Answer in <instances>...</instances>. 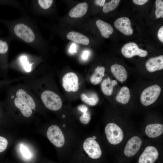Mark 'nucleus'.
<instances>
[{"instance_id":"7","label":"nucleus","mask_w":163,"mask_h":163,"mask_svg":"<svg viewBox=\"0 0 163 163\" xmlns=\"http://www.w3.org/2000/svg\"><path fill=\"white\" fill-rule=\"evenodd\" d=\"M142 143L141 138L137 136H133L127 142L124 149V153L127 157L135 155L139 150Z\"/></svg>"},{"instance_id":"17","label":"nucleus","mask_w":163,"mask_h":163,"mask_svg":"<svg viewBox=\"0 0 163 163\" xmlns=\"http://www.w3.org/2000/svg\"><path fill=\"white\" fill-rule=\"evenodd\" d=\"M96 25L102 36L107 38L113 32V28L109 24L101 20H98L96 21Z\"/></svg>"},{"instance_id":"4","label":"nucleus","mask_w":163,"mask_h":163,"mask_svg":"<svg viewBox=\"0 0 163 163\" xmlns=\"http://www.w3.org/2000/svg\"><path fill=\"white\" fill-rule=\"evenodd\" d=\"M41 97L45 106L50 110H57L62 107V102L60 97L52 91H44L41 94Z\"/></svg>"},{"instance_id":"22","label":"nucleus","mask_w":163,"mask_h":163,"mask_svg":"<svg viewBox=\"0 0 163 163\" xmlns=\"http://www.w3.org/2000/svg\"><path fill=\"white\" fill-rule=\"evenodd\" d=\"M14 102L15 106L19 109L23 116L29 117L31 115L32 113V109L27 104L17 97L15 98Z\"/></svg>"},{"instance_id":"29","label":"nucleus","mask_w":163,"mask_h":163,"mask_svg":"<svg viewBox=\"0 0 163 163\" xmlns=\"http://www.w3.org/2000/svg\"><path fill=\"white\" fill-rule=\"evenodd\" d=\"M20 151L23 156L26 158H30L31 154L28 149L26 146L21 144L20 146Z\"/></svg>"},{"instance_id":"2","label":"nucleus","mask_w":163,"mask_h":163,"mask_svg":"<svg viewBox=\"0 0 163 163\" xmlns=\"http://www.w3.org/2000/svg\"><path fill=\"white\" fill-rule=\"evenodd\" d=\"M46 135L50 142L57 148L64 147L65 149L69 142V138L66 129L63 132L57 125L50 126L47 129Z\"/></svg>"},{"instance_id":"28","label":"nucleus","mask_w":163,"mask_h":163,"mask_svg":"<svg viewBox=\"0 0 163 163\" xmlns=\"http://www.w3.org/2000/svg\"><path fill=\"white\" fill-rule=\"evenodd\" d=\"M38 2L40 5L43 9H47L52 5L53 2L52 0H39Z\"/></svg>"},{"instance_id":"5","label":"nucleus","mask_w":163,"mask_h":163,"mask_svg":"<svg viewBox=\"0 0 163 163\" xmlns=\"http://www.w3.org/2000/svg\"><path fill=\"white\" fill-rule=\"evenodd\" d=\"M161 88L157 85L149 86L142 92L140 96V101L144 106H148L154 103L159 96Z\"/></svg>"},{"instance_id":"3","label":"nucleus","mask_w":163,"mask_h":163,"mask_svg":"<svg viewBox=\"0 0 163 163\" xmlns=\"http://www.w3.org/2000/svg\"><path fill=\"white\" fill-rule=\"evenodd\" d=\"M104 133L108 142L113 145L120 143L124 138L123 132L121 128L117 124L109 123L105 126Z\"/></svg>"},{"instance_id":"27","label":"nucleus","mask_w":163,"mask_h":163,"mask_svg":"<svg viewBox=\"0 0 163 163\" xmlns=\"http://www.w3.org/2000/svg\"><path fill=\"white\" fill-rule=\"evenodd\" d=\"M82 113V114L79 117V120L82 123L86 125L89 123L91 120L90 114L88 110Z\"/></svg>"},{"instance_id":"24","label":"nucleus","mask_w":163,"mask_h":163,"mask_svg":"<svg viewBox=\"0 0 163 163\" xmlns=\"http://www.w3.org/2000/svg\"><path fill=\"white\" fill-rule=\"evenodd\" d=\"M120 1L119 0H112L110 2L106 3L104 5L103 11L104 13H107L113 10L118 5Z\"/></svg>"},{"instance_id":"32","label":"nucleus","mask_w":163,"mask_h":163,"mask_svg":"<svg viewBox=\"0 0 163 163\" xmlns=\"http://www.w3.org/2000/svg\"><path fill=\"white\" fill-rule=\"evenodd\" d=\"M159 40L163 43V26H161L159 29L157 34Z\"/></svg>"},{"instance_id":"20","label":"nucleus","mask_w":163,"mask_h":163,"mask_svg":"<svg viewBox=\"0 0 163 163\" xmlns=\"http://www.w3.org/2000/svg\"><path fill=\"white\" fill-rule=\"evenodd\" d=\"M131 95L129 88L123 86L120 89L116 97L117 102L123 104H127L130 98Z\"/></svg>"},{"instance_id":"21","label":"nucleus","mask_w":163,"mask_h":163,"mask_svg":"<svg viewBox=\"0 0 163 163\" xmlns=\"http://www.w3.org/2000/svg\"><path fill=\"white\" fill-rule=\"evenodd\" d=\"M105 69L102 66H98L95 69L94 72L91 76L90 81L94 85L100 83L104 75Z\"/></svg>"},{"instance_id":"34","label":"nucleus","mask_w":163,"mask_h":163,"mask_svg":"<svg viewBox=\"0 0 163 163\" xmlns=\"http://www.w3.org/2000/svg\"><path fill=\"white\" fill-rule=\"evenodd\" d=\"M148 0H133V2L136 4L139 5H142L147 2Z\"/></svg>"},{"instance_id":"18","label":"nucleus","mask_w":163,"mask_h":163,"mask_svg":"<svg viewBox=\"0 0 163 163\" xmlns=\"http://www.w3.org/2000/svg\"><path fill=\"white\" fill-rule=\"evenodd\" d=\"M117 84L116 80H111L109 77L104 79L101 84L102 92L107 96L111 95L113 92L114 87Z\"/></svg>"},{"instance_id":"8","label":"nucleus","mask_w":163,"mask_h":163,"mask_svg":"<svg viewBox=\"0 0 163 163\" xmlns=\"http://www.w3.org/2000/svg\"><path fill=\"white\" fill-rule=\"evenodd\" d=\"M62 86L66 91H76L78 89V79L77 75L74 72L66 73L62 78Z\"/></svg>"},{"instance_id":"35","label":"nucleus","mask_w":163,"mask_h":163,"mask_svg":"<svg viewBox=\"0 0 163 163\" xmlns=\"http://www.w3.org/2000/svg\"><path fill=\"white\" fill-rule=\"evenodd\" d=\"M105 1V0H96L94 1L95 3L100 6H104Z\"/></svg>"},{"instance_id":"16","label":"nucleus","mask_w":163,"mask_h":163,"mask_svg":"<svg viewBox=\"0 0 163 163\" xmlns=\"http://www.w3.org/2000/svg\"><path fill=\"white\" fill-rule=\"evenodd\" d=\"M66 37L69 40L83 45H88L89 43V40L87 37L75 31L69 32L66 35Z\"/></svg>"},{"instance_id":"11","label":"nucleus","mask_w":163,"mask_h":163,"mask_svg":"<svg viewBox=\"0 0 163 163\" xmlns=\"http://www.w3.org/2000/svg\"><path fill=\"white\" fill-rule=\"evenodd\" d=\"M115 27L120 31L126 35H131L133 33L129 19L126 17L117 19L114 22Z\"/></svg>"},{"instance_id":"14","label":"nucleus","mask_w":163,"mask_h":163,"mask_svg":"<svg viewBox=\"0 0 163 163\" xmlns=\"http://www.w3.org/2000/svg\"><path fill=\"white\" fill-rule=\"evenodd\" d=\"M110 70L113 75L120 82H123L126 79L127 73L122 66L118 64L113 65L110 67Z\"/></svg>"},{"instance_id":"33","label":"nucleus","mask_w":163,"mask_h":163,"mask_svg":"<svg viewBox=\"0 0 163 163\" xmlns=\"http://www.w3.org/2000/svg\"><path fill=\"white\" fill-rule=\"evenodd\" d=\"M78 109L81 112L83 113L88 110V107L85 105L81 104L77 107Z\"/></svg>"},{"instance_id":"25","label":"nucleus","mask_w":163,"mask_h":163,"mask_svg":"<svg viewBox=\"0 0 163 163\" xmlns=\"http://www.w3.org/2000/svg\"><path fill=\"white\" fill-rule=\"evenodd\" d=\"M156 10L155 14L157 18H159L161 17L163 18V1L156 0L155 2Z\"/></svg>"},{"instance_id":"10","label":"nucleus","mask_w":163,"mask_h":163,"mask_svg":"<svg viewBox=\"0 0 163 163\" xmlns=\"http://www.w3.org/2000/svg\"><path fill=\"white\" fill-rule=\"evenodd\" d=\"M159 152L153 146H148L144 150L139 157L138 163H154L158 159Z\"/></svg>"},{"instance_id":"37","label":"nucleus","mask_w":163,"mask_h":163,"mask_svg":"<svg viewBox=\"0 0 163 163\" xmlns=\"http://www.w3.org/2000/svg\"><path fill=\"white\" fill-rule=\"evenodd\" d=\"M89 52L88 51H85L84 52L82 56V57L84 59H86L88 56Z\"/></svg>"},{"instance_id":"30","label":"nucleus","mask_w":163,"mask_h":163,"mask_svg":"<svg viewBox=\"0 0 163 163\" xmlns=\"http://www.w3.org/2000/svg\"><path fill=\"white\" fill-rule=\"evenodd\" d=\"M7 140L5 138L0 136V152L4 151L8 145Z\"/></svg>"},{"instance_id":"36","label":"nucleus","mask_w":163,"mask_h":163,"mask_svg":"<svg viewBox=\"0 0 163 163\" xmlns=\"http://www.w3.org/2000/svg\"><path fill=\"white\" fill-rule=\"evenodd\" d=\"M76 46L75 44H72L70 49V51L71 53H74L76 52Z\"/></svg>"},{"instance_id":"15","label":"nucleus","mask_w":163,"mask_h":163,"mask_svg":"<svg viewBox=\"0 0 163 163\" xmlns=\"http://www.w3.org/2000/svg\"><path fill=\"white\" fill-rule=\"evenodd\" d=\"M88 8L87 3H80L72 8L69 12V16L72 18H80L86 13Z\"/></svg>"},{"instance_id":"26","label":"nucleus","mask_w":163,"mask_h":163,"mask_svg":"<svg viewBox=\"0 0 163 163\" xmlns=\"http://www.w3.org/2000/svg\"><path fill=\"white\" fill-rule=\"evenodd\" d=\"M24 70L27 72H30L31 69V64H30L27 60V57L24 55L21 56L20 59Z\"/></svg>"},{"instance_id":"1","label":"nucleus","mask_w":163,"mask_h":163,"mask_svg":"<svg viewBox=\"0 0 163 163\" xmlns=\"http://www.w3.org/2000/svg\"><path fill=\"white\" fill-rule=\"evenodd\" d=\"M95 136H89L83 139L78 149L80 155L82 158L97 159L101 156V149Z\"/></svg>"},{"instance_id":"23","label":"nucleus","mask_w":163,"mask_h":163,"mask_svg":"<svg viewBox=\"0 0 163 163\" xmlns=\"http://www.w3.org/2000/svg\"><path fill=\"white\" fill-rule=\"evenodd\" d=\"M80 98L83 102L90 106L96 105L99 101V98L96 94H94L91 97H88L84 93L80 95Z\"/></svg>"},{"instance_id":"13","label":"nucleus","mask_w":163,"mask_h":163,"mask_svg":"<svg viewBox=\"0 0 163 163\" xmlns=\"http://www.w3.org/2000/svg\"><path fill=\"white\" fill-rule=\"evenodd\" d=\"M145 131L148 137L151 138L157 137L163 133V125L159 123L150 124L146 126Z\"/></svg>"},{"instance_id":"12","label":"nucleus","mask_w":163,"mask_h":163,"mask_svg":"<svg viewBox=\"0 0 163 163\" xmlns=\"http://www.w3.org/2000/svg\"><path fill=\"white\" fill-rule=\"evenodd\" d=\"M145 67L147 70L151 72L162 70L163 68V56L150 58L146 62Z\"/></svg>"},{"instance_id":"9","label":"nucleus","mask_w":163,"mask_h":163,"mask_svg":"<svg viewBox=\"0 0 163 163\" xmlns=\"http://www.w3.org/2000/svg\"><path fill=\"white\" fill-rule=\"evenodd\" d=\"M14 31L18 37L27 42H31L35 39V35L32 30L24 24H16L14 27Z\"/></svg>"},{"instance_id":"31","label":"nucleus","mask_w":163,"mask_h":163,"mask_svg":"<svg viewBox=\"0 0 163 163\" xmlns=\"http://www.w3.org/2000/svg\"><path fill=\"white\" fill-rule=\"evenodd\" d=\"M8 50V46L6 42L0 40V54L6 53Z\"/></svg>"},{"instance_id":"19","label":"nucleus","mask_w":163,"mask_h":163,"mask_svg":"<svg viewBox=\"0 0 163 163\" xmlns=\"http://www.w3.org/2000/svg\"><path fill=\"white\" fill-rule=\"evenodd\" d=\"M16 95L17 98L27 104L31 109L35 108L36 105L33 98L24 90L19 89L16 92Z\"/></svg>"},{"instance_id":"6","label":"nucleus","mask_w":163,"mask_h":163,"mask_svg":"<svg viewBox=\"0 0 163 163\" xmlns=\"http://www.w3.org/2000/svg\"><path fill=\"white\" fill-rule=\"evenodd\" d=\"M121 52L123 56L127 58H131L136 55L144 57L148 54L147 51L139 48L137 45L134 42H129L125 44Z\"/></svg>"}]
</instances>
